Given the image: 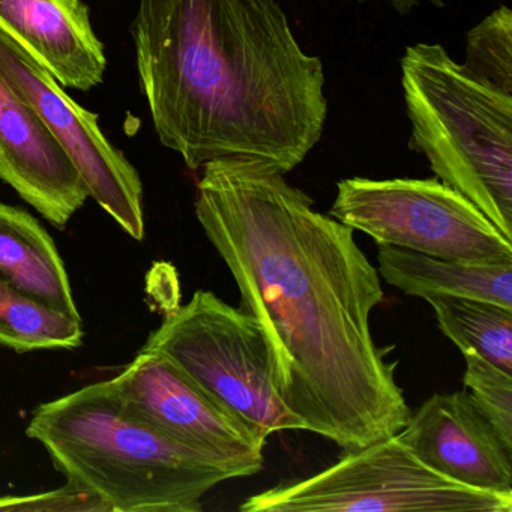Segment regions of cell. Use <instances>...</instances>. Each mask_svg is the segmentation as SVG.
<instances>
[{"mask_svg":"<svg viewBox=\"0 0 512 512\" xmlns=\"http://www.w3.org/2000/svg\"><path fill=\"white\" fill-rule=\"evenodd\" d=\"M379 247L377 272L406 295L479 299L512 308V262H461L391 245Z\"/></svg>","mask_w":512,"mask_h":512,"instance_id":"13","label":"cell"},{"mask_svg":"<svg viewBox=\"0 0 512 512\" xmlns=\"http://www.w3.org/2000/svg\"><path fill=\"white\" fill-rule=\"evenodd\" d=\"M398 439L449 481L512 494V452L503 446L466 391L434 394L410 415Z\"/></svg>","mask_w":512,"mask_h":512,"instance_id":"10","label":"cell"},{"mask_svg":"<svg viewBox=\"0 0 512 512\" xmlns=\"http://www.w3.org/2000/svg\"><path fill=\"white\" fill-rule=\"evenodd\" d=\"M466 361L464 386L470 401L512 452V374L475 355Z\"/></svg>","mask_w":512,"mask_h":512,"instance_id":"18","label":"cell"},{"mask_svg":"<svg viewBox=\"0 0 512 512\" xmlns=\"http://www.w3.org/2000/svg\"><path fill=\"white\" fill-rule=\"evenodd\" d=\"M313 205L274 167L220 160L202 167L194 206L262 331L278 397L304 431L352 451L400 433L412 410L371 334L379 272L355 230Z\"/></svg>","mask_w":512,"mask_h":512,"instance_id":"1","label":"cell"},{"mask_svg":"<svg viewBox=\"0 0 512 512\" xmlns=\"http://www.w3.org/2000/svg\"><path fill=\"white\" fill-rule=\"evenodd\" d=\"M329 215L379 245L461 262H512V239L437 178L343 179Z\"/></svg>","mask_w":512,"mask_h":512,"instance_id":"7","label":"cell"},{"mask_svg":"<svg viewBox=\"0 0 512 512\" xmlns=\"http://www.w3.org/2000/svg\"><path fill=\"white\" fill-rule=\"evenodd\" d=\"M0 511L110 512V508L91 491L67 481L65 487L46 493L0 497Z\"/></svg>","mask_w":512,"mask_h":512,"instance_id":"19","label":"cell"},{"mask_svg":"<svg viewBox=\"0 0 512 512\" xmlns=\"http://www.w3.org/2000/svg\"><path fill=\"white\" fill-rule=\"evenodd\" d=\"M133 37L155 133L188 169L248 160L286 175L322 139L323 62L277 0H139Z\"/></svg>","mask_w":512,"mask_h":512,"instance_id":"2","label":"cell"},{"mask_svg":"<svg viewBox=\"0 0 512 512\" xmlns=\"http://www.w3.org/2000/svg\"><path fill=\"white\" fill-rule=\"evenodd\" d=\"M26 436L44 446L68 482L100 497L110 512H200L212 488L241 478L155 430L107 380L40 404Z\"/></svg>","mask_w":512,"mask_h":512,"instance_id":"3","label":"cell"},{"mask_svg":"<svg viewBox=\"0 0 512 512\" xmlns=\"http://www.w3.org/2000/svg\"><path fill=\"white\" fill-rule=\"evenodd\" d=\"M0 31L64 88L89 91L103 82L106 53L82 0H0Z\"/></svg>","mask_w":512,"mask_h":512,"instance_id":"12","label":"cell"},{"mask_svg":"<svg viewBox=\"0 0 512 512\" xmlns=\"http://www.w3.org/2000/svg\"><path fill=\"white\" fill-rule=\"evenodd\" d=\"M400 67L410 148L512 239V94L473 76L440 44L407 47Z\"/></svg>","mask_w":512,"mask_h":512,"instance_id":"4","label":"cell"},{"mask_svg":"<svg viewBox=\"0 0 512 512\" xmlns=\"http://www.w3.org/2000/svg\"><path fill=\"white\" fill-rule=\"evenodd\" d=\"M0 181L64 230L89 194L40 116L0 76Z\"/></svg>","mask_w":512,"mask_h":512,"instance_id":"11","label":"cell"},{"mask_svg":"<svg viewBox=\"0 0 512 512\" xmlns=\"http://www.w3.org/2000/svg\"><path fill=\"white\" fill-rule=\"evenodd\" d=\"M142 350L161 353L266 445L271 434L304 431L278 397L256 320L208 290H197L151 332Z\"/></svg>","mask_w":512,"mask_h":512,"instance_id":"5","label":"cell"},{"mask_svg":"<svg viewBox=\"0 0 512 512\" xmlns=\"http://www.w3.org/2000/svg\"><path fill=\"white\" fill-rule=\"evenodd\" d=\"M83 338L82 320L32 298L0 274V346L17 353L73 350Z\"/></svg>","mask_w":512,"mask_h":512,"instance_id":"16","label":"cell"},{"mask_svg":"<svg viewBox=\"0 0 512 512\" xmlns=\"http://www.w3.org/2000/svg\"><path fill=\"white\" fill-rule=\"evenodd\" d=\"M0 274L43 304L82 320L58 247L29 212L0 203Z\"/></svg>","mask_w":512,"mask_h":512,"instance_id":"14","label":"cell"},{"mask_svg":"<svg viewBox=\"0 0 512 512\" xmlns=\"http://www.w3.org/2000/svg\"><path fill=\"white\" fill-rule=\"evenodd\" d=\"M242 512H511L512 494L449 481L419 461L398 434L344 454L322 472L244 500Z\"/></svg>","mask_w":512,"mask_h":512,"instance_id":"6","label":"cell"},{"mask_svg":"<svg viewBox=\"0 0 512 512\" xmlns=\"http://www.w3.org/2000/svg\"><path fill=\"white\" fill-rule=\"evenodd\" d=\"M463 67L512 94V11L499 7L467 32Z\"/></svg>","mask_w":512,"mask_h":512,"instance_id":"17","label":"cell"},{"mask_svg":"<svg viewBox=\"0 0 512 512\" xmlns=\"http://www.w3.org/2000/svg\"><path fill=\"white\" fill-rule=\"evenodd\" d=\"M0 76L40 116L95 200L134 241L145 239L143 185L136 167L104 136L98 116L16 41L0 31Z\"/></svg>","mask_w":512,"mask_h":512,"instance_id":"8","label":"cell"},{"mask_svg":"<svg viewBox=\"0 0 512 512\" xmlns=\"http://www.w3.org/2000/svg\"><path fill=\"white\" fill-rule=\"evenodd\" d=\"M107 382L131 412L164 436L241 478L262 470L265 445L161 353L142 350Z\"/></svg>","mask_w":512,"mask_h":512,"instance_id":"9","label":"cell"},{"mask_svg":"<svg viewBox=\"0 0 512 512\" xmlns=\"http://www.w3.org/2000/svg\"><path fill=\"white\" fill-rule=\"evenodd\" d=\"M388 2L403 14L409 13L410 10H413L416 5L422 4V2H428V4L437 5V7L443 4V0H388Z\"/></svg>","mask_w":512,"mask_h":512,"instance_id":"20","label":"cell"},{"mask_svg":"<svg viewBox=\"0 0 512 512\" xmlns=\"http://www.w3.org/2000/svg\"><path fill=\"white\" fill-rule=\"evenodd\" d=\"M440 331L463 355H475L512 374V308L470 298L425 299Z\"/></svg>","mask_w":512,"mask_h":512,"instance_id":"15","label":"cell"}]
</instances>
